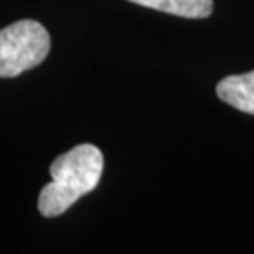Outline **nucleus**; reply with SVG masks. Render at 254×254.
<instances>
[{"label": "nucleus", "mask_w": 254, "mask_h": 254, "mask_svg": "<svg viewBox=\"0 0 254 254\" xmlns=\"http://www.w3.org/2000/svg\"><path fill=\"white\" fill-rule=\"evenodd\" d=\"M216 94L233 108L254 114V71L226 76L216 86Z\"/></svg>", "instance_id": "3"}, {"label": "nucleus", "mask_w": 254, "mask_h": 254, "mask_svg": "<svg viewBox=\"0 0 254 254\" xmlns=\"http://www.w3.org/2000/svg\"><path fill=\"white\" fill-rule=\"evenodd\" d=\"M103 167V154L91 144H81L60 155L50 167L53 182L40 191V213L47 218L63 215L81 196L98 187Z\"/></svg>", "instance_id": "1"}, {"label": "nucleus", "mask_w": 254, "mask_h": 254, "mask_svg": "<svg viewBox=\"0 0 254 254\" xmlns=\"http://www.w3.org/2000/svg\"><path fill=\"white\" fill-rule=\"evenodd\" d=\"M129 2L185 18H206L213 12V0H129Z\"/></svg>", "instance_id": "4"}, {"label": "nucleus", "mask_w": 254, "mask_h": 254, "mask_svg": "<svg viewBox=\"0 0 254 254\" xmlns=\"http://www.w3.org/2000/svg\"><path fill=\"white\" fill-rule=\"evenodd\" d=\"M50 35L35 20H20L0 30V78H15L48 57Z\"/></svg>", "instance_id": "2"}]
</instances>
